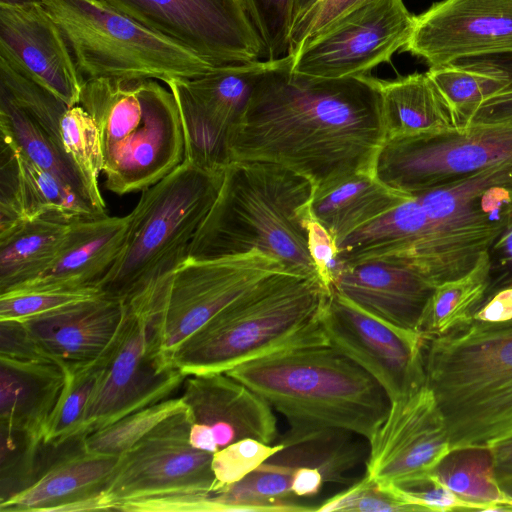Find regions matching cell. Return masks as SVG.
<instances>
[{"mask_svg": "<svg viewBox=\"0 0 512 512\" xmlns=\"http://www.w3.org/2000/svg\"><path fill=\"white\" fill-rule=\"evenodd\" d=\"M186 410L181 397L162 400L84 436V448L91 453L120 457L164 420Z\"/></svg>", "mask_w": 512, "mask_h": 512, "instance_id": "f35d334b", "label": "cell"}, {"mask_svg": "<svg viewBox=\"0 0 512 512\" xmlns=\"http://www.w3.org/2000/svg\"><path fill=\"white\" fill-rule=\"evenodd\" d=\"M0 357L20 361H53L20 320H0Z\"/></svg>", "mask_w": 512, "mask_h": 512, "instance_id": "681fc988", "label": "cell"}, {"mask_svg": "<svg viewBox=\"0 0 512 512\" xmlns=\"http://www.w3.org/2000/svg\"><path fill=\"white\" fill-rule=\"evenodd\" d=\"M128 228L129 214L73 219L51 266L34 281L13 290L98 288L123 249Z\"/></svg>", "mask_w": 512, "mask_h": 512, "instance_id": "603a6c76", "label": "cell"}, {"mask_svg": "<svg viewBox=\"0 0 512 512\" xmlns=\"http://www.w3.org/2000/svg\"><path fill=\"white\" fill-rule=\"evenodd\" d=\"M306 226L308 249L317 275L325 288L331 292L334 280L343 266L337 258L335 240L310 213Z\"/></svg>", "mask_w": 512, "mask_h": 512, "instance_id": "c3c4849f", "label": "cell"}, {"mask_svg": "<svg viewBox=\"0 0 512 512\" xmlns=\"http://www.w3.org/2000/svg\"><path fill=\"white\" fill-rule=\"evenodd\" d=\"M65 383L66 372L54 361L0 357V424L43 440Z\"/></svg>", "mask_w": 512, "mask_h": 512, "instance_id": "d4e9b609", "label": "cell"}, {"mask_svg": "<svg viewBox=\"0 0 512 512\" xmlns=\"http://www.w3.org/2000/svg\"><path fill=\"white\" fill-rule=\"evenodd\" d=\"M217 66L266 58L243 0H100Z\"/></svg>", "mask_w": 512, "mask_h": 512, "instance_id": "4fadbf2b", "label": "cell"}, {"mask_svg": "<svg viewBox=\"0 0 512 512\" xmlns=\"http://www.w3.org/2000/svg\"><path fill=\"white\" fill-rule=\"evenodd\" d=\"M487 252L490 261V284L486 297L500 288L512 285V210Z\"/></svg>", "mask_w": 512, "mask_h": 512, "instance_id": "f907efd6", "label": "cell"}, {"mask_svg": "<svg viewBox=\"0 0 512 512\" xmlns=\"http://www.w3.org/2000/svg\"><path fill=\"white\" fill-rule=\"evenodd\" d=\"M282 448L280 443L266 444L246 438L213 453V491L222 490L242 480Z\"/></svg>", "mask_w": 512, "mask_h": 512, "instance_id": "7bdbcfd3", "label": "cell"}, {"mask_svg": "<svg viewBox=\"0 0 512 512\" xmlns=\"http://www.w3.org/2000/svg\"><path fill=\"white\" fill-rule=\"evenodd\" d=\"M496 480L506 500L512 505V475L497 478Z\"/></svg>", "mask_w": 512, "mask_h": 512, "instance_id": "9f6ffc18", "label": "cell"}, {"mask_svg": "<svg viewBox=\"0 0 512 512\" xmlns=\"http://www.w3.org/2000/svg\"><path fill=\"white\" fill-rule=\"evenodd\" d=\"M165 84L173 93L179 109L185 146L184 160L207 170L223 171L231 162L229 133L207 117L188 91L184 80H168Z\"/></svg>", "mask_w": 512, "mask_h": 512, "instance_id": "836d02e7", "label": "cell"}, {"mask_svg": "<svg viewBox=\"0 0 512 512\" xmlns=\"http://www.w3.org/2000/svg\"><path fill=\"white\" fill-rule=\"evenodd\" d=\"M73 219L49 212L0 236V294L34 281L51 266Z\"/></svg>", "mask_w": 512, "mask_h": 512, "instance_id": "4316f807", "label": "cell"}, {"mask_svg": "<svg viewBox=\"0 0 512 512\" xmlns=\"http://www.w3.org/2000/svg\"><path fill=\"white\" fill-rule=\"evenodd\" d=\"M127 313L126 301L101 293L23 322L48 357L63 367L102 356L118 336Z\"/></svg>", "mask_w": 512, "mask_h": 512, "instance_id": "44dd1931", "label": "cell"}, {"mask_svg": "<svg viewBox=\"0 0 512 512\" xmlns=\"http://www.w3.org/2000/svg\"><path fill=\"white\" fill-rule=\"evenodd\" d=\"M474 319L490 323L512 321V285L488 295L476 311Z\"/></svg>", "mask_w": 512, "mask_h": 512, "instance_id": "816d5d0a", "label": "cell"}, {"mask_svg": "<svg viewBox=\"0 0 512 512\" xmlns=\"http://www.w3.org/2000/svg\"><path fill=\"white\" fill-rule=\"evenodd\" d=\"M330 345L368 372L390 401L426 384L425 338L415 330L382 320L332 289L320 315Z\"/></svg>", "mask_w": 512, "mask_h": 512, "instance_id": "5bb4252c", "label": "cell"}, {"mask_svg": "<svg viewBox=\"0 0 512 512\" xmlns=\"http://www.w3.org/2000/svg\"><path fill=\"white\" fill-rule=\"evenodd\" d=\"M56 451V445L0 424V503L35 483Z\"/></svg>", "mask_w": 512, "mask_h": 512, "instance_id": "e575fe53", "label": "cell"}, {"mask_svg": "<svg viewBox=\"0 0 512 512\" xmlns=\"http://www.w3.org/2000/svg\"><path fill=\"white\" fill-rule=\"evenodd\" d=\"M292 63L287 54L256 81L228 137L230 161L282 166L315 190L373 174L387 136L379 79L309 77L293 72Z\"/></svg>", "mask_w": 512, "mask_h": 512, "instance_id": "6da1fadb", "label": "cell"}, {"mask_svg": "<svg viewBox=\"0 0 512 512\" xmlns=\"http://www.w3.org/2000/svg\"><path fill=\"white\" fill-rule=\"evenodd\" d=\"M99 294L96 287L9 291L0 294V320L23 321Z\"/></svg>", "mask_w": 512, "mask_h": 512, "instance_id": "b9f144b4", "label": "cell"}, {"mask_svg": "<svg viewBox=\"0 0 512 512\" xmlns=\"http://www.w3.org/2000/svg\"><path fill=\"white\" fill-rule=\"evenodd\" d=\"M329 294L318 277L273 273L183 341L171 361L186 376L227 372L282 349L329 344L320 323Z\"/></svg>", "mask_w": 512, "mask_h": 512, "instance_id": "277c9868", "label": "cell"}, {"mask_svg": "<svg viewBox=\"0 0 512 512\" xmlns=\"http://www.w3.org/2000/svg\"><path fill=\"white\" fill-rule=\"evenodd\" d=\"M0 93L8 97L61 144L60 119L69 108L35 81L18 73L0 59Z\"/></svg>", "mask_w": 512, "mask_h": 512, "instance_id": "ab89813d", "label": "cell"}, {"mask_svg": "<svg viewBox=\"0 0 512 512\" xmlns=\"http://www.w3.org/2000/svg\"><path fill=\"white\" fill-rule=\"evenodd\" d=\"M386 139L457 128L452 111L427 73L379 79Z\"/></svg>", "mask_w": 512, "mask_h": 512, "instance_id": "83f0119b", "label": "cell"}, {"mask_svg": "<svg viewBox=\"0 0 512 512\" xmlns=\"http://www.w3.org/2000/svg\"><path fill=\"white\" fill-rule=\"evenodd\" d=\"M0 138L91 203L84 182L63 145L1 93Z\"/></svg>", "mask_w": 512, "mask_h": 512, "instance_id": "1f68e13d", "label": "cell"}, {"mask_svg": "<svg viewBox=\"0 0 512 512\" xmlns=\"http://www.w3.org/2000/svg\"><path fill=\"white\" fill-rule=\"evenodd\" d=\"M183 384L193 447L215 453L246 438L276 443L279 433L271 405L226 372L188 375Z\"/></svg>", "mask_w": 512, "mask_h": 512, "instance_id": "ac0fdd59", "label": "cell"}, {"mask_svg": "<svg viewBox=\"0 0 512 512\" xmlns=\"http://www.w3.org/2000/svg\"><path fill=\"white\" fill-rule=\"evenodd\" d=\"M282 271L288 272L258 250L187 258L127 302L145 314L157 348L171 361L178 346L211 318L267 276Z\"/></svg>", "mask_w": 512, "mask_h": 512, "instance_id": "9c48e42d", "label": "cell"}, {"mask_svg": "<svg viewBox=\"0 0 512 512\" xmlns=\"http://www.w3.org/2000/svg\"><path fill=\"white\" fill-rule=\"evenodd\" d=\"M315 511L343 512H408L420 511L405 501L394 486H383L366 475L349 487L324 501Z\"/></svg>", "mask_w": 512, "mask_h": 512, "instance_id": "60d3db41", "label": "cell"}, {"mask_svg": "<svg viewBox=\"0 0 512 512\" xmlns=\"http://www.w3.org/2000/svg\"><path fill=\"white\" fill-rule=\"evenodd\" d=\"M277 61L223 65L184 83L203 112L230 134L248 107L256 81Z\"/></svg>", "mask_w": 512, "mask_h": 512, "instance_id": "f546056e", "label": "cell"}, {"mask_svg": "<svg viewBox=\"0 0 512 512\" xmlns=\"http://www.w3.org/2000/svg\"><path fill=\"white\" fill-rule=\"evenodd\" d=\"M223 175L224 170H207L184 160L143 190L129 214L124 247L97 286L101 293L128 301L187 259Z\"/></svg>", "mask_w": 512, "mask_h": 512, "instance_id": "52a82bcc", "label": "cell"}, {"mask_svg": "<svg viewBox=\"0 0 512 512\" xmlns=\"http://www.w3.org/2000/svg\"><path fill=\"white\" fill-rule=\"evenodd\" d=\"M186 377L157 348L145 314L128 303L123 327L89 399L80 435L165 400Z\"/></svg>", "mask_w": 512, "mask_h": 512, "instance_id": "7c38bea8", "label": "cell"}, {"mask_svg": "<svg viewBox=\"0 0 512 512\" xmlns=\"http://www.w3.org/2000/svg\"><path fill=\"white\" fill-rule=\"evenodd\" d=\"M362 436L341 428H324L286 439L283 448L267 461L290 469L318 470L325 483L351 485L349 474L364 461Z\"/></svg>", "mask_w": 512, "mask_h": 512, "instance_id": "f1b7e54d", "label": "cell"}, {"mask_svg": "<svg viewBox=\"0 0 512 512\" xmlns=\"http://www.w3.org/2000/svg\"><path fill=\"white\" fill-rule=\"evenodd\" d=\"M410 196L389 188L373 174L359 173L315 190L309 211L336 244Z\"/></svg>", "mask_w": 512, "mask_h": 512, "instance_id": "484cf974", "label": "cell"}, {"mask_svg": "<svg viewBox=\"0 0 512 512\" xmlns=\"http://www.w3.org/2000/svg\"><path fill=\"white\" fill-rule=\"evenodd\" d=\"M0 59L68 107L79 103L84 82L59 26L43 4L0 5Z\"/></svg>", "mask_w": 512, "mask_h": 512, "instance_id": "d6986e66", "label": "cell"}, {"mask_svg": "<svg viewBox=\"0 0 512 512\" xmlns=\"http://www.w3.org/2000/svg\"><path fill=\"white\" fill-rule=\"evenodd\" d=\"M317 0H294L293 5V25L296 23Z\"/></svg>", "mask_w": 512, "mask_h": 512, "instance_id": "11a10c76", "label": "cell"}, {"mask_svg": "<svg viewBox=\"0 0 512 512\" xmlns=\"http://www.w3.org/2000/svg\"><path fill=\"white\" fill-rule=\"evenodd\" d=\"M367 441L365 475L383 486L403 487L430 474L451 449L443 414L427 384L391 401Z\"/></svg>", "mask_w": 512, "mask_h": 512, "instance_id": "2e32d148", "label": "cell"}, {"mask_svg": "<svg viewBox=\"0 0 512 512\" xmlns=\"http://www.w3.org/2000/svg\"><path fill=\"white\" fill-rule=\"evenodd\" d=\"M435 288L416 270L387 258L344 263L332 287L366 312L415 331Z\"/></svg>", "mask_w": 512, "mask_h": 512, "instance_id": "7402d4cb", "label": "cell"}, {"mask_svg": "<svg viewBox=\"0 0 512 512\" xmlns=\"http://www.w3.org/2000/svg\"><path fill=\"white\" fill-rule=\"evenodd\" d=\"M431 474L475 511H512L496 480L489 446L452 448Z\"/></svg>", "mask_w": 512, "mask_h": 512, "instance_id": "4dcf8cb0", "label": "cell"}, {"mask_svg": "<svg viewBox=\"0 0 512 512\" xmlns=\"http://www.w3.org/2000/svg\"><path fill=\"white\" fill-rule=\"evenodd\" d=\"M423 358L451 449L512 437V321L474 319L425 339Z\"/></svg>", "mask_w": 512, "mask_h": 512, "instance_id": "5b68a950", "label": "cell"}, {"mask_svg": "<svg viewBox=\"0 0 512 512\" xmlns=\"http://www.w3.org/2000/svg\"><path fill=\"white\" fill-rule=\"evenodd\" d=\"M63 148L78 171L95 209L106 213V204L99 189L103 171V153L98 126L79 104L67 108L60 119Z\"/></svg>", "mask_w": 512, "mask_h": 512, "instance_id": "d590c367", "label": "cell"}, {"mask_svg": "<svg viewBox=\"0 0 512 512\" xmlns=\"http://www.w3.org/2000/svg\"><path fill=\"white\" fill-rule=\"evenodd\" d=\"M114 342L102 356L90 363L63 366L66 372V383L57 407L46 427L44 442L59 445L81 436V428L89 399L108 360Z\"/></svg>", "mask_w": 512, "mask_h": 512, "instance_id": "74e56055", "label": "cell"}, {"mask_svg": "<svg viewBox=\"0 0 512 512\" xmlns=\"http://www.w3.org/2000/svg\"><path fill=\"white\" fill-rule=\"evenodd\" d=\"M49 212L71 218L105 214L56 176L1 141L0 236Z\"/></svg>", "mask_w": 512, "mask_h": 512, "instance_id": "cb8c5ba5", "label": "cell"}, {"mask_svg": "<svg viewBox=\"0 0 512 512\" xmlns=\"http://www.w3.org/2000/svg\"><path fill=\"white\" fill-rule=\"evenodd\" d=\"M244 1V0H243Z\"/></svg>", "mask_w": 512, "mask_h": 512, "instance_id": "680465c9", "label": "cell"}, {"mask_svg": "<svg viewBox=\"0 0 512 512\" xmlns=\"http://www.w3.org/2000/svg\"><path fill=\"white\" fill-rule=\"evenodd\" d=\"M503 164H512V121L386 139L373 175L414 195Z\"/></svg>", "mask_w": 512, "mask_h": 512, "instance_id": "30bf717a", "label": "cell"}, {"mask_svg": "<svg viewBox=\"0 0 512 512\" xmlns=\"http://www.w3.org/2000/svg\"><path fill=\"white\" fill-rule=\"evenodd\" d=\"M226 373L286 418L289 427L278 439L341 428L368 440L391 404L368 372L330 344L282 349Z\"/></svg>", "mask_w": 512, "mask_h": 512, "instance_id": "3957f363", "label": "cell"}, {"mask_svg": "<svg viewBox=\"0 0 512 512\" xmlns=\"http://www.w3.org/2000/svg\"><path fill=\"white\" fill-rule=\"evenodd\" d=\"M426 73L449 105L458 129L466 128L482 102L504 85L495 74L456 62L430 67Z\"/></svg>", "mask_w": 512, "mask_h": 512, "instance_id": "8d00e7d4", "label": "cell"}, {"mask_svg": "<svg viewBox=\"0 0 512 512\" xmlns=\"http://www.w3.org/2000/svg\"><path fill=\"white\" fill-rule=\"evenodd\" d=\"M429 68L512 53V0H442L415 16L401 50Z\"/></svg>", "mask_w": 512, "mask_h": 512, "instance_id": "e0dca14e", "label": "cell"}, {"mask_svg": "<svg viewBox=\"0 0 512 512\" xmlns=\"http://www.w3.org/2000/svg\"><path fill=\"white\" fill-rule=\"evenodd\" d=\"M325 484L322 474L313 468H295L291 490L295 497H312L317 495Z\"/></svg>", "mask_w": 512, "mask_h": 512, "instance_id": "f5cc1de1", "label": "cell"}, {"mask_svg": "<svg viewBox=\"0 0 512 512\" xmlns=\"http://www.w3.org/2000/svg\"><path fill=\"white\" fill-rule=\"evenodd\" d=\"M395 489L405 501L420 511H475L431 473Z\"/></svg>", "mask_w": 512, "mask_h": 512, "instance_id": "bcb514c9", "label": "cell"}, {"mask_svg": "<svg viewBox=\"0 0 512 512\" xmlns=\"http://www.w3.org/2000/svg\"><path fill=\"white\" fill-rule=\"evenodd\" d=\"M456 63L495 74L504 80L503 87L478 107L469 125L512 121V53L466 58Z\"/></svg>", "mask_w": 512, "mask_h": 512, "instance_id": "f6af8a7d", "label": "cell"}, {"mask_svg": "<svg viewBox=\"0 0 512 512\" xmlns=\"http://www.w3.org/2000/svg\"><path fill=\"white\" fill-rule=\"evenodd\" d=\"M266 48V59L286 56L290 49L294 0H244Z\"/></svg>", "mask_w": 512, "mask_h": 512, "instance_id": "ee69618b", "label": "cell"}, {"mask_svg": "<svg viewBox=\"0 0 512 512\" xmlns=\"http://www.w3.org/2000/svg\"><path fill=\"white\" fill-rule=\"evenodd\" d=\"M78 104L98 126L108 191L142 192L184 161L175 97L156 80H88Z\"/></svg>", "mask_w": 512, "mask_h": 512, "instance_id": "8992f818", "label": "cell"}, {"mask_svg": "<svg viewBox=\"0 0 512 512\" xmlns=\"http://www.w3.org/2000/svg\"><path fill=\"white\" fill-rule=\"evenodd\" d=\"M83 438L78 436L60 444L57 455L38 480L0 503V511H104L102 490L119 457L88 452Z\"/></svg>", "mask_w": 512, "mask_h": 512, "instance_id": "ffe728a7", "label": "cell"}, {"mask_svg": "<svg viewBox=\"0 0 512 512\" xmlns=\"http://www.w3.org/2000/svg\"><path fill=\"white\" fill-rule=\"evenodd\" d=\"M189 431L186 410L164 420L121 455L102 490L108 511L129 500L213 491V453L193 447Z\"/></svg>", "mask_w": 512, "mask_h": 512, "instance_id": "9a60e30c", "label": "cell"}, {"mask_svg": "<svg viewBox=\"0 0 512 512\" xmlns=\"http://www.w3.org/2000/svg\"><path fill=\"white\" fill-rule=\"evenodd\" d=\"M43 4L42 0H0V5L7 6H29Z\"/></svg>", "mask_w": 512, "mask_h": 512, "instance_id": "6f0895ef", "label": "cell"}, {"mask_svg": "<svg viewBox=\"0 0 512 512\" xmlns=\"http://www.w3.org/2000/svg\"><path fill=\"white\" fill-rule=\"evenodd\" d=\"M489 447L493 453L496 479L512 475V437L495 442Z\"/></svg>", "mask_w": 512, "mask_h": 512, "instance_id": "db71d44e", "label": "cell"}, {"mask_svg": "<svg viewBox=\"0 0 512 512\" xmlns=\"http://www.w3.org/2000/svg\"><path fill=\"white\" fill-rule=\"evenodd\" d=\"M488 252L465 275L436 286L417 331L425 338L443 336L474 320L490 284Z\"/></svg>", "mask_w": 512, "mask_h": 512, "instance_id": "d6a6232c", "label": "cell"}, {"mask_svg": "<svg viewBox=\"0 0 512 512\" xmlns=\"http://www.w3.org/2000/svg\"><path fill=\"white\" fill-rule=\"evenodd\" d=\"M83 82L191 80L217 65L100 0H42Z\"/></svg>", "mask_w": 512, "mask_h": 512, "instance_id": "ba28073f", "label": "cell"}, {"mask_svg": "<svg viewBox=\"0 0 512 512\" xmlns=\"http://www.w3.org/2000/svg\"><path fill=\"white\" fill-rule=\"evenodd\" d=\"M414 23L403 0H365L290 53L292 71L327 79L368 75L404 48Z\"/></svg>", "mask_w": 512, "mask_h": 512, "instance_id": "8fae6325", "label": "cell"}, {"mask_svg": "<svg viewBox=\"0 0 512 512\" xmlns=\"http://www.w3.org/2000/svg\"><path fill=\"white\" fill-rule=\"evenodd\" d=\"M314 190L309 179L282 166L230 162L187 258L213 259L258 250L289 273L318 277L306 226Z\"/></svg>", "mask_w": 512, "mask_h": 512, "instance_id": "7a4b0ae2", "label": "cell"}, {"mask_svg": "<svg viewBox=\"0 0 512 512\" xmlns=\"http://www.w3.org/2000/svg\"><path fill=\"white\" fill-rule=\"evenodd\" d=\"M365 0H317L292 26L290 49L292 53L305 39L324 30Z\"/></svg>", "mask_w": 512, "mask_h": 512, "instance_id": "7dc6e473", "label": "cell"}]
</instances>
